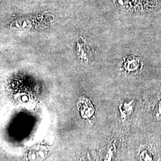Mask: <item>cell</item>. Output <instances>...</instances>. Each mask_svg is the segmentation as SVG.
<instances>
[{"label":"cell","mask_w":161,"mask_h":161,"mask_svg":"<svg viewBox=\"0 0 161 161\" xmlns=\"http://www.w3.org/2000/svg\"><path fill=\"white\" fill-rule=\"evenodd\" d=\"M45 152H46V150H45L43 148H35V149L32 150L30 152L29 157L31 160H34L35 161H41L45 158Z\"/></svg>","instance_id":"6da1fadb"},{"label":"cell","mask_w":161,"mask_h":161,"mask_svg":"<svg viewBox=\"0 0 161 161\" xmlns=\"http://www.w3.org/2000/svg\"><path fill=\"white\" fill-rule=\"evenodd\" d=\"M140 161H154L152 155L147 150H144L140 155Z\"/></svg>","instance_id":"7a4b0ae2"},{"label":"cell","mask_w":161,"mask_h":161,"mask_svg":"<svg viewBox=\"0 0 161 161\" xmlns=\"http://www.w3.org/2000/svg\"><path fill=\"white\" fill-rule=\"evenodd\" d=\"M154 116L157 120H161V101L158 103V106L155 108L154 112Z\"/></svg>","instance_id":"3957f363"}]
</instances>
